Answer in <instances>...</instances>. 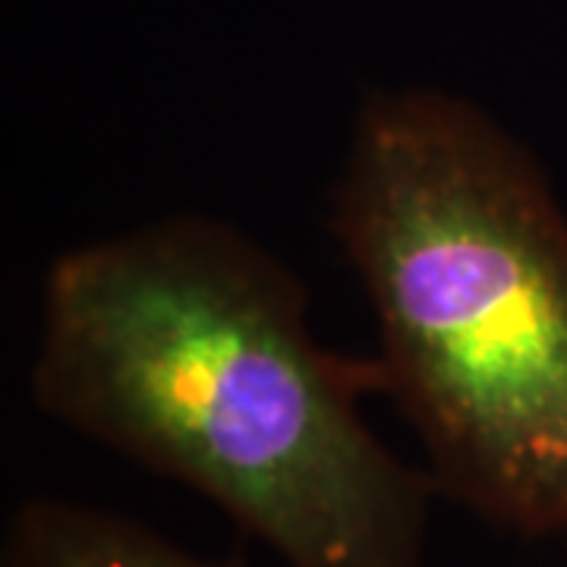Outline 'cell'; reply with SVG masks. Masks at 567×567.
Returning a JSON list of instances; mask_svg holds the SVG:
<instances>
[{
  "label": "cell",
  "instance_id": "obj_2",
  "mask_svg": "<svg viewBox=\"0 0 567 567\" xmlns=\"http://www.w3.org/2000/svg\"><path fill=\"white\" fill-rule=\"evenodd\" d=\"M328 227L435 492L514 536H567V208L539 158L461 92L372 89Z\"/></svg>",
  "mask_w": 567,
  "mask_h": 567
},
{
  "label": "cell",
  "instance_id": "obj_1",
  "mask_svg": "<svg viewBox=\"0 0 567 567\" xmlns=\"http://www.w3.org/2000/svg\"><path fill=\"white\" fill-rule=\"evenodd\" d=\"M375 360L316 338L297 271L181 212L63 249L41 278L32 404L193 488L284 567H425L435 483L363 416Z\"/></svg>",
  "mask_w": 567,
  "mask_h": 567
},
{
  "label": "cell",
  "instance_id": "obj_3",
  "mask_svg": "<svg viewBox=\"0 0 567 567\" xmlns=\"http://www.w3.org/2000/svg\"><path fill=\"white\" fill-rule=\"evenodd\" d=\"M0 567H234L208 561L117 511L70 498H25L7 520Z\"/></svg>",
  "mask_w": 567,
  "mask_h": 567
}]
</instances>
